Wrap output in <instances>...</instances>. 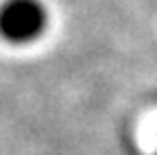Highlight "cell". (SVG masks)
Masks as SVG:
<instances>
[{
    "label": "cell",
    "mask_w": 157,
    "mask_h": 155,
    "mask_svg": "<svg viewBox=\"0 0 157 155\" xmlns=\"http://www.w3.org/2000/svg\"><path fill=\"white\" fill-rule=\"evenodd\" d=\"M49 14L43 0H5L0 5V36L13 45H25L43 36Z\"/></svg>",
    "instance_id": "obj_1"
}]
</instances>
